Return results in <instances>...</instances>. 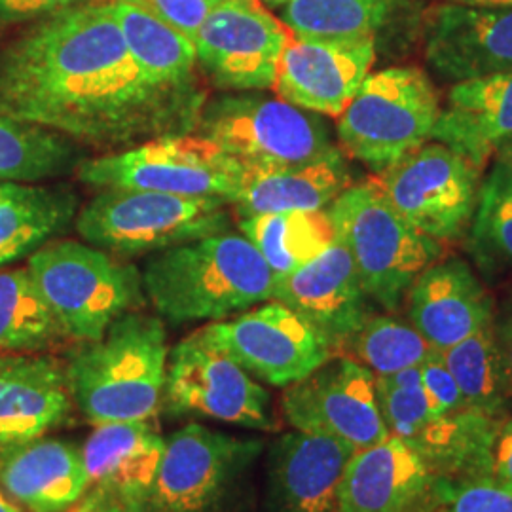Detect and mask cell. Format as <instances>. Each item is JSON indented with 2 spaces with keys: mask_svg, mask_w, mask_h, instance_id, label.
<instances>
[{
  "mask_svg": "<svg viewBox=\"0 0 512 512\" xmlns=\"http://www.w3.org/2000/svg\"><path fill=\"white\" fill-rule=\"evenodd\" d=\"M162 410L249 431H275L272 395L200 330L169 349Z\"/></svg>",
  "mask_w": 512,
  "mask_h": 512,
  "instance_id": "11",
  "label": "cell"
},
{
  "mask_svg": "<svg viewBox=\"0 0 512 512\" xmlns=\"http://www.w3.org/2000/svg\"><path fill=\"white\" fill-rule=\"evenodd\" d=\"M27 270L69 340L80 344L99 340L145 300L139 272L90 243L48 241L29 256Z\"/></svg>",
  "mask_w": 512,
  "mask_h": 512,
  "instance_id": "6",
  "label": "cell"
},
{
  "mask_svg": "<svg viewBox=\"0 0 512 512\" xmlns=\"http://www.w3.org/2000/svg\"><path fill=\"white\" fill-rule=\"evenodd\" d=\"M274 300L319 330L336 355L372 313L348 247L336 238L321 255L275 281Z\"/></svg>",
  "mask_w": 512,
  "mask_h": 512,
  "instance_id": "19",
  "label": "cell"
},
{
  "mask_svg": "<svg viewBox=\"0 0 512 512\" xmlns=\"http://www.w3.org/2000/svg\"><path fill=\"white\" fill-rule=\"evenodd\" d=\"M260 2L266 6H272V8H283L289 0H260Z\"/></svg>",
  "mask_w": 512,
  "mask_h": 512,
  "instance_id": "47",
  "label": "cell"
},
{
  "mask_svg": "<svg viewBox=\"0 0 512 512\" xmlns=\"http://www.w3.org/2000/svg\"><path fill=\"white\" fill-rule=\"evenodd\" d=\"M327 211L366 294L385 311L399 310L418 275L442 255V243L404 220L376 179L351 184Z\"/></svg>",
  "mask_w": 512,
  "mask_h": 512,
  "instance_id": "5",
  "label": "cell"
},
{
  "mask_svg": "<svg viewBox=\"0 0 512 512\" xmlns=\"http://www.w3.org/2000/svg\"><path fill=\"white\" fill-rule=\"evenodd\" d=\"M291 37L260 0H219L194 38L198 65L224 92L274 88Z\"/></svg>",
  "mask_w": 512,
  "mask_h": 512,
  "instance_id": "15",
  "label": "cell"
},
{
  "mask_svg": "<svg viewBox=\"0 0 512 512\" xmlns=\"http://www.w3.org/2000/svg\"><path fill=\"white\" fill-rule=\"evenodd\" d=\"M440 478L403 440L355 452L342 480V512H437Z\"/></svg>",
  "mask_w": 512,
  "mask_h": 512,
  "instance_id": "21",
  "label": "cell"
},
{
  "mask_svg": "<svg viewBox=\"0 0 512 512\" xmlns=\"http://www.w3.org/2000/svg\"><path fill=\"white\" fill-rule=\"evenodd\" d=\"M281 410L294 431L338 440L361 452L389 439L376 376L346 355H334L310 376L287 385Z\"/></svg>",
  "mask_w": 512,
  "mask_h": 512,
  "instance_id": "14",
  "label": "cell"
},
{
  "mask_svg": "<svg viewBox=\"0 0 512 512\" xmlns=\"http://www.w3.org/2000/svg\"><path fill=\"white\" fill-rule=\"evenodd\" d=\"M495 154H497V160H505L512 164V139H509Z\"/></svg>",
  "mask_w": 512,
  "mask_h": 512,
  "instance_id": "46",
  "label": "cell"
},
{
  "mask_svg": "<svg viewBox=\"0 0 512 512\" xmlns=\"http://www.w3.org/2000/svg\"><path fill=\"white\" fill-rule=\"evenodd\" d=\"M454 4H463V6H511L512 0H446Z\"/></svg>",
  "mask_w": 512,
  "mask_h": 512,
  "instance_id": "44",
  "label": "cell"
},
{
  "mask_svg": "<svg viewBox=\"0 0 512 512\" xmlns=\"http://www.w3.org/2000/svg\"><path fill=\"white\" fill-rule=\"evenodd\" d=\"M196 128L247 165L306 164L336 148L321 114L256 92L205 103Z\"/></svg>",
  "mask_w": 512,
  "mask_h": 512,
  "instance_id": "10",
  "label": "cell"
},
{
  "mask_svg": "<svg viewBox=\"0 0 512 512\" xmlns=\"http://www.w3.org/2000/svg\"><path fill=\"white\" fill-rule=\"evenodd\" d=\"M110 8L135 65L152 84L198 90L194 82L198 55L192 40L126 0H110Z\"/></svg>",
  "mask_w": 512,
  "mask_h": 512,
  "instance_id": "29",
  "label": "cell"
},
{
  "mask_svg": "<svg viewBox=\"0 0 512 512\" xmlns=\"http://www.w3.org/2000/svg\"><path fill=\"white\" fill-rule=\"evenodd\" d=\"M82 160L69 137L0 112V181L40 183L65 175Z\"/></svg>",
  "mask_w": 512,
  "mask_h": 512,
  "instance_id": "34",
  "label": "cell"
},
{
  "mask_svg": "<svg viewBox=\"0 0 512 512\" xmlns=\"http://www.w3.org/2000/svg\"><path fill=\"white\" fill-rule=\"evenodd\" d=\"M492 478L512 492V418H503L492 448Z\"/></svg>",
  "mask_w": 512,
  "mask_h": 512,
  "instance_id": "42",
  "label": "cell"
},
{
  "mask_svg": "<svg viewBox=\"0 0 512 512\" xmlns=\"http://www.w3.org/2000/svg\"><path fill=\"white\" fill-rule=\"evenodd\" d=\"M143 291L171 323L220 321L274 300L275 275L255 243L222 232L158 251L143 270Z\"/></svg>",
  "mask_w": 512,
  "mask_h": 512,
  "instance_id": "2",
  "label": "cell"
},
{
  "mask_svg": "<svg viewBox=\"0 0 512 512\" xmlns=\"http://www.w3.org/2000/svg\"><path fill=\"white\" fill-rule=\"evenodd\" d=\"M440 355L469 408L497 420L507 418L512 385L495 338L494 321Z\"/></svg>",
  "mask_w": 512,
  "mask_h": 512,
  "instance_id": "32",
  "label": "cell"
},
{
  "mask_svg": "<svg viewBox=\"0 0 512 512\" xmlns=\"http://www.w3.org/2000/svg\"><path fill=\"white\" fill-rule=\"evenodd\" d=\"M501 420L469 406L442 414L421 427L408 444L446 480L492 476V448Z\"/></svg>",
  "mask_w": 512,
  "mask_h": 512,
  "instance_id": "28",
  "label": "cell"
},
{
  "mask_svg": "<svg viewBox=\"0 0 512 512\" xmlns=\"http://www.w3.org/2000/svg\"><path fill=\"white\" fill-rule=\"evenodd\" d=\"M230 203L209 196L103 188L76 215L86 243L122 255L158 253L230 230Z\"/></svg>",
  "mask_w": 512,
  "mask_h": 512,
  "instance_id": "8",
  "label": "cell"
},
{
  "mask_svg": "<svg viewBox=\"0 0 512 512\" xmlns=\"http://www.w3.org/2000/svg\"><path fill=\"white\" fill-rule=\"evenodd\" d=\"M480 251L512 266V164L497 160L482 181L473 219Z\"/></svg>",
  "mask_w": 512,
  "mask_h": 512,
  "instance_id": "36",
  "label": "cell"
},
{
  "mask_svg": "<svg viewBox=\"0 0 512 512\" xmlns=\"http://www.w3.org/2000/svg\"><path fill=\"white\" fill-rule=\"evenodd\" d=\"M73 406L63 361L0 351V450L44 437L69 420Z\"/></svg>",
  "mask_w": 512,
  "mask_h": 512,
  "instance_id": "22",
  "label": "cell"
},
{
  "mask_svg": "<svg viewBox=\"0 0 512 512\" xmlns=\"http://www.w3.org/2000/svg\"><path fill=\"white\" fill-rule=\"evenodd\" d=\"M437 512H512V492L499 486L492 476L442 478Z\"/></svg>",
  "mask_w": 512,
  "mask_h": 512,
  "instance_id": "38",
  "label": "cell"
},
{
  "mask_svg": "<svg viewBox=\"0 0 512 512\" xmlns=\"http://www.w3.org/2000/svg\"><path fill=\"white\" fill-rule=\"evenodd\" d=\"M414 0H289L281 23L300 38H374L406 16Z\"/></svg>",
  "mask_w": 512,
  "mask_h": 512,
  "instance_id": "30",
  "label": "cell"
},
{
  "mask_svg": "<svg viewBox=\"0 0 512 512\" xmlns=\"http://www.w3.org/2000/svg\"><path fill=\"white\" fill-rule=\"evenodd\" d=\"M494 329L512 385V293L503 300L501 308L495 313Z\"/></svg>",
  "mask_w": 512,
  "mask_h": 512,
  "instance_id": "43",
  "label": "cell"
},
{
  "mask_svg": "<svg viewBox=\"0 0 512 512\" xmlns=\"http://www.w3.org/2000/svg\"><path fill=\"white\" fill-rule=\"evenodd\" d=\"M65 340L27 266L0 272V351L48 353Z\"/></svg>",
  "mask_w": 512,
  "mask_h": 512,
  "instance_id": "33",
  "label": "cell"
},
{
  "mask_svg": "<svg viewBox=\"0 0 512 512\" xmlns=\"http://www.w3.org/2000/svg\"><path fill=\"white\" fill-rule=\"evenodd\" d=\"M200 332L255 380L274 387L310 376L336 355L319 330L277 300L213 321Z\"/></svg>",
  "mask_w": 512,
  "mask_h": 512,
  "instance_id": "13",
  "label": "cell"
},
{
  "mask_svg": "<svg viewBox=\"0 0 512 512\" xmlns=\"http://www.w3.org/2000/svg\"><path fill=\"white\" fill-rule=\"evenodd\" d=\"M239 232L255 243L275 279L321 255L336 241L329 211H285L239 219Z\"/></svg>",
  "mask_w": 512,
  "mask_h": 512,
  "instance_id": "31",
  "label": "cell"
},
{
  "mask_svg": "<svg viewBox=\"0 0 512 512\" xmlns=\"http://www.w3.org/2000/svg\"><path fill=\"white\" fill-rule=\"evenodd\" d=\"M76 175L93 188H133L175 196H209L234 203L245 164L213 141L198 135H164L82 160Z\"/></svg>",
  "mask_w": 512,
  "mask_h": 512,
  "instance_id": "9",
  "label": "cell"
},
{
  "mask_svg": "<svg viewBox=\"0 0 512 512\" xmlns=\"http://www.w3.org/2000/svg\"><path fill=\"white\" fill-rule=\"evenodd\" d=\"M76 213L78 196L69 188L0 181V268L33 255Z\"/></svg>",
  "mask_w": 512,
  "mask_h": 512,
  "instance_id": "27",
  "label": "cell"
},
{
  "mask_svg": "<svg viewBox=\"0 0 512 512\" xmlns=\"http://www.w3.org/2000/svg\"><path fill=\"white\" fill-rule=\"evenodd\" d=\"M353 454L321 435L277 437L266 458L260 512H342V480Z\"/></svg>",
  "mask_w": 512,
  "mask_h": 512,
  "instance_id": "20",
  "label": "cell"
},
{
  "mask_svg": "<svg viewBox=\"0 0 512 512\" xmlns=\"http://www.w3.org/2000/svg\"><path fill=\"white\" fill-rule=\"evenodd\" d=\"M88 488L82 450L38 439L0 450V490L23 512H69Z\"/></svg>",
  "mask_w": 512,
  "mask_h": 512,
  "instance_id": "24",
  "label": "cell"
},
{
  "mask_svg": "<svg viewBox=\"0 0 512 512\" xmlns=\"http://www.w3.org/2000/svg\"><path fill=\"white\" fill-rule=\"evenodd\" d=\"M0 512H23L19 509L18 505L12 501V499H8L6 494L0 490Z\"/></svg>",
  "mask_w": 512,
  "mask_h": 512,
  "instance_id": "45",
  "label": "cell"
},
{
  "mask_svg": "<svg viewBox=\"0 0 512 512\" xmlns=\"http://www.w3.org/2000/svg\"><path fill=\"white\" fill-rule=\"evenodd\" d=\"M421 384L431 404V418L452 414L467 406L456 378L437 349H433L421 365Z\"/></svg>",
  "mask_w": 512,
  "mask_h": 512,
  "instance_id": "39",
  "label": "cell"
},
{
  "mask_svg": "<svg viewBox=\"0 0 512 512\" xmlns=\"http://www.w3.org/2000/svg\"><path fill=\"white\" fill-rule=\"evenodd\" d=\"M167 332L160 317L129 311L65 363L73 404L93 425L154 423L167 376Z\"/></svg>",
  "mask_w": 512,
  "mask_h": 512,
  "instance_id": "3",
  "label": "cell"
},
{
  "mask_svg": "<svg viewBox=\"0 0 512 512\" xmlns=\"http://www.w3.org/2000/svg\"><path fill=\"white\" fill-rule=\"evenodd\" d=\"M200 90L156 86L139 71L109 2L35 21L0 48V112L80 145H141L198 124Z\"/></svg>",
  "mask_w": 512,
  "mask_h": 512,
  "instance_id": "1",
  "label": "cell"
},
{
  "mask_svg": "<svg viewBox=\"0 0 512 512\" xmlns=\"http://www.w3.org/2000/svg\"><path fill=\"white\" fill-rule=\"evenodd\" d=\"M162 19L169 27L177 29L181 35L192 40L198 35L203 19L219 0H126Z\"/></svg>",
  "mask_w": 512,
  "mask_h": 512,
  "instance_id": "40",
  "label": "cell"
},
{
  "mask_svg": "<svg viewBox=\"0 0 512 512\" xmlns=\"http://www.w3.org/2000/svg\"><path fill=\"white\" fill-rule=\"evenodd\" d=\"M440 99L431 78L416 67L370 73L338 116L342 152L380 175L433 139Z\"/></svg>",
  "mask_w": 512,
  "mask_h": 512,
  "instance_id": "7",
  "label": "cell"
},
{
  "mask_svg": "<svg viewBox=\"0 0 512 512\" xmlns=\"http://www.w3.org/2000/svg\"><path fill=\"white\" fill-rule=\"evenodd\" d=\"M376 61V40H325L291 35L274 90L283 101L321 116H340Z\"/></svg>",
  "mask_w": 512,
  "mask_h": 512,
  "instance_id": "17",
  "label": "cell"
},
{
  "mask_svg": "<svg viewBox=\"0 0 512 512\" xmlns=\"http://www.w3.org/2000/svg\"><path fill=\"white\" fill-rule=\"evenodd\" d=\"M406 296L412 327L437 351L456 346L494 321L492 296L461 258L427 266Z\"/></svg>",
  "mask_w": 512,
  "mask_h": 512,
  "instance_id": "23",
  "label": "cell"
},
{
  "mask_svg": "<svg viewBox=\"0 0 512 512\" xmlns=\"http://www.w3.org/2000/svg\"><path fill=\"white\" fill-rule=\"evenodd\" d=\"M164 452L154 423L95 425L82 448L88 488L69 512H141Z\"/></svg>",
  "mask_w": 512,
  "mask_h": 512,
  "instance_id": "16",
  "label": "cell"
},
{
  "mask_svg": "<svg viewBox=\"0 0 512 512\" xmlns=\"http://www.w3.org/2000/svg\"><path fill=\"white\" fill-rule=\"evenodd\" d=\"M376 391L389 437L410 444L431 418V404L423 384L399 387L376 378Z\"/></svg>",
  "mask_w": 512,
  "mask_h": 512,
  "instance_id": "37",
  "label": "cell"
},
{
  "mask_svg": "<svg viewBox=\"0 0 512 512\" xmlns=\"http://www.w3.org/2000/svg\"><path fill=\"white\" fill-rule=\"evenodd\" d=\"M433 139L482 169L512 139V71L456 82L440 105Z\"/></svg>",
  "mask_w": 512,
  "mask_h": 512,
  "instance_id": "25",
  "label": "cell"
},
{
  "mask_svg": "<svg viewBox=\"0 0 512 512\" xmlns=\"http://www.w3.org/2000/svg\"><path fill=\"white\" fill-rule=\"evenodd\" d=\"M374 179L404 220L442 245L461 238L473 224L480 167L452 148L423 145Z\"/></svg>",
  "mask_w": 512,
  "mask_h": 512,
  "instance_id": "12",
  "label": "cell"
},
{
  "mask_svg": "<svg viewBox=\"0 0 512 512\" xmlns=\"http://www.w3.org/2000/svg\"><path fill=\"white\" fill-rule=\"evenodd\" d=\"M93 0H0V35L23 23H35L61 10Z\"/></svg>",
  "mask_w": 512,
  "mask_h": 512,
  "instance_id": "41",
  "label": "cell"
},
{
  "mask_svg": "<svg viewBox=\"0 0 512 512\" xmlns=\"http://www.w3.org/2000/svg\"><path fill=\"white\" fill-rule=\"evenodd\" d=\"M425 59L450 82L512 71L511 6L442 2L423 14Z\"/></svg>",
  "mask_w": 512,
  "mask_h": 512,
  "instance_id": "18",
  "label": "cell"
},
{
  "mask_svg": "<svg viewBox=\"0 0 512 512\" xmlns=\"http://www.w3.org/2000/svg\"><path fill=\"white\" fill-rule=\"evenodd\" d=\"M433 348L412 323L393 315H370L340 355L366 366L374 376H387L410 366L423 365Z\"/></svg>",
  "mask_w": 512,
  "mask_h": 512,
  "instance_id": "35",
  "label": "cell"
},
{
  "mask_svg": "<svg viewBox=\"0 0 512 512\" xmlns=\"http://www.w3.org/2000/svg\"><path fill=\"white\" fill-rule=\"evenodd\" d=\"M264 442L188 423L165 439L141 512H253Z\"/></svg>",
  "mask_w": 512,
  "mask_h": 512,
  "instance_id": "4",
  "label": "cell"
},
{
  "mask_svg": "<svg viewBox=\"0 0 512 512\" xmlns=\"http://www.w3.org/2000/svg\"><path fill=\"white\" fill-rule=\"evenodd\" d=\"M351 184L346 154L336 147L306 164H245L243 183L232 205H236L239 219L285 211H321Z\"/></svg>",
  "mask_w": 512,
  "mask_h": 512,
  "instance_id": "26",
  "label": "cell"
}]
</instances>
